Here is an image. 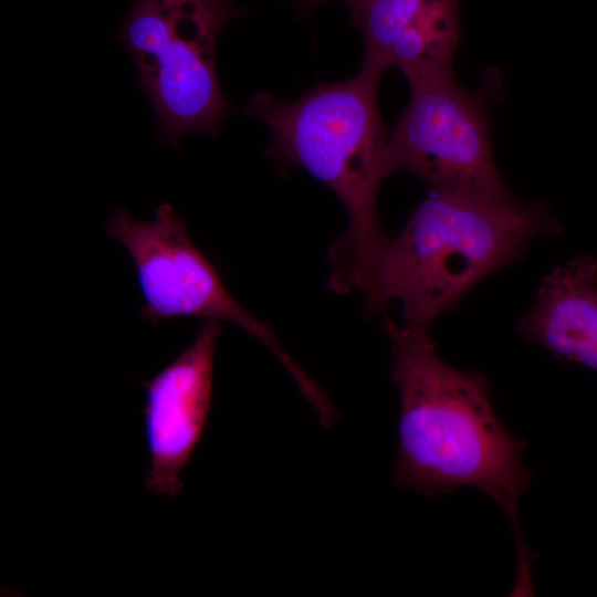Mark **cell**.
I'll use <instances>...</instances> for the list:
<instances>
[{"mask_svg": "<svg viewBox=\"0 0 597 597\" xmlns=\"http://www.w3.org/2000/svg\"><path fill=\"white\" fill-rule=\"evenodd\" d=\"M221 322H203L192 343L145 383L143 410L149 454L146 491L175 498L182 471L199 443L209 416L213 360Z\"/></svg>", "mask_w": 597, "mask_h": 597, "instance_id": "obj_7", "label": "cell"}, {"mask_svg": "<svg viewBox=\"0 0 597 597\" xmlns=\"http://www.w3.org/2000/svg\"><path fill=\"white\" fill-rule=\"evenodd\" d=\"M485 91H467L453 73L410 85L390 133L395 171L418 176L430 191L504 192L490 140Z\"/></svg>", "mask_w": 597, "mask_h": 597, "instance_id": "obj_6", "label": "cell"}, {"mask_svg": "<svg viewBox=\"0 0 597 597\" xmlns=\"http://www.w3.org/2000/svg\"><path fill=\"white\" fill-rule=\"evenodd\" d=\"M365 55L398 67L409 85L452 73L460 41L458 0H347Z\"/></svg>", "mask_w": 597, "mask_h": 597, "instance_id": "obj_8", "label": "cell"}, {"mask_svg": "<svg viewBox=\"0 0 597 597\" xmlns=\"http://www.w3.org/2000/svg\"><path fill=\"white\" fill-rule=\"evenodd\" d=\"M323 1H327V0H304L306 6H316V4H318V3L323 2Z\"/></svg>", "mask_w": 597, "mask_h": 597, "instance_id": "obj_10", "label": "cell"}, {"mask_svg": "<svg viewBox=\"0 0 597 597\" xmlns=\"http://www.w3.org/2000/svg\"><path fill=\"white\" fill-rule=\"evenodd\" d=\"M386 69L364 55L352 78L321 84L293 102L255 93L245 112L271 130L268 153L283 166H297L326 185L343 202L349 228L334 250L337 289H357L371 310L379 261L389 240L377 216L384 179L395 172L390 133L378 107Z\"/></svg>", "mask_w": 597, "mask_h": 597, "instance_id": "obj_2", "label": "cell"}, {"mask_svg": "<svg viewBox=\"0 0 597 597\" xmlns=\"http://www.w3.org/2000/svg\"><path fill=\"white\" fill-rule=\"evenodd\" d=\"M384 326L391 342L390 378L400 397L395 484L425 496L472 486L492 498L512 525L515 585L532 586L535 557L517 520L519 499L533 479L523 460L527 443L501 423L482 373L444 362L427 328L388 317Z\"/></svg>", "mask_w": 597, "mask_h": 597, "instance_id": "obj_1", "label": "cell"}, {"mask_svg": "<svg viewBox=\"0 0 597 597\" xmlns=\"http://www.w3.org/2000/svg\"><path fill=\"white\" fill-rule=\"evenodd\" d=\"M514 327L556 357L597 370V260L580 254L554 268Z\"/></svg>", "mask_w": 597, "mask_h": 597, "instance_id": "obj_9", "label": "cell"}, {"mask_svg": "<svg viewBox=\"0 0 597 597\" xmlns=\"http://www.w3.org/2000/svg\"><path fill=\"white\" fill-rule=\"evenodd\" d=\"M105 229L134 263L144 298L140 311L147 322L157 324L190 316L231 323L272 352L311 406L321 407L326 401V394L283 348L271 326L230 295L213 265L191 241L185 220L172 206L159 205L149 221L137 220L125 209H115Z\"/></svg>", "mask_w": 597, "mask_h": 597, "instance_id": "obj_5", "label": "cell"}, {"mask_svg": "<svg viewBox=\"0 0 597 597\" xmlns=\"http://www.w3.org/2000/svg\"><path fill=\"white\" fill-rule=\"evenodd\" d=\"M563 224L542 199L504 192L430 191L388 240L377 277L375 311L399 303L404 325L427 328L489 274L527 254Z\"/></svg>", "mask_w": 597, "mask_h": 597, "instance_id": "obj_3", "label": "cell"}, {"mask_svg": "<svg viewBox=\"0 0 597 597\" xmlns=\"http://www.w3.org/2000/svg\"><path fill=\"white\" fill-rule=\"evenodd\" d=\"M243 10L230 0H132L115 31L148 98L161 145L177 148L190 134L220 135L233 106L216 65V44Z\"/></svg>", "mask_w": 597, "mask_h": 597, "instance_id": "obj_4", "label": "cell"}]
</instances>
